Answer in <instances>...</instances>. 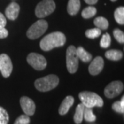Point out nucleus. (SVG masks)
<instances>
[{
  "label": "nucleus",
  "instance_id": "7c9ffc66",
  "mask_svg": "<svg viewBox=\"0 0 124 124\" xmlns=\"http://www.w3.org/2000/svg\"><path fill=\"white\" fill-rule=\"evenodd\" d=\"M111 1H116V0H110Z\"/></svg>",
  "mask_w": 124,
  "mask_h": 124
},
{
  "label": "nucleus",
  "instance_id": "b1692460",
  "mask_svg": "<svg viewBox=\"0 0 124 124\" xmlns=\"http://www.w3.org/2000/svg\"><path fill=\"white\" fill-rule=\"evenodd\" d=\"M8 121L9 115L7 111L0 106V124H8Z\"/></svg>",
  "mask_w": 124,
  "mask_h": 124
},
{
  "label": "nucleus",
  "instance_id": "4be33fe9",
  "mask_svg": "<svg viewBox=\"0 0 124 124\" xmlns=\"http://www.w3.org/2000/svg\"><path fill=\"white\" fill-rule=\"evenodd\" d=\"M101 33V31L98 28H92V29H88L85 31V36L89 38V39H94V38H97L98 37Z\"/></svg>",
  "mask_w": 124,
  "mask_h": 124
},
{
  "label": "nucleus",
  "instance_id": "c85d7f7f",
  "mask_svg": "<svg viewBox=\"0 0 124 124\" xmlns=\"http://www.w3.org/2000/svg\"><path fill=\"white\" fill-rule=\"evenodd\" d=\"M6 23L7 22L5 16L1 13H0V27H5L6 25Z\"/></svg>",
  "mask_w": 124,
  "mask_h": 124
},
{
  "label": "nucleus",
  "instance_id": "4468645a",
  "mask_svg": "<svg viewBox=\"0 0 124 124\" xmlns=\"http://www.w3.org/2000/svg\"><path fill=\"white\" fill-rule=\"evenodd\" d=\"M80 7V0H69L67 6L68 13L70 15H75L79 11Z\"/></svg>",
  "mask_w": 124,
  "mask_h": 124
},
{
  "label": "nucleus",
  "instance_id": "ddd939ff",
  "mask_svg": "<svg viewBox=\"0 0 124 124\" xmlns=\"http://www.w3.org/2000/svg\"><path fill=\"white\" fill-rule=\"evenodd\" d=\"M75 99L72 96H67L63 99L59 108V114L60 115H65L68 113L72 106L73 105Z\"/></svg>",
  "mask_w": 124,
  "mask_h": 124
},
{
  "label": "nucleus",
  "instance_id": "aec40b11",
  "mask_svg": "<svg viewBox=\"0 0 124 124\" xmlns=\"http://www.w3.org/2000/svg\"><path fill=\"white\" fill-rule=\"evenodd\" d=\"M84 119L87 122H94L96 121V116L94 115L93 109L90 108L85 107L84 112Z\"/></svg>",
  "mask_w": 124,
  "mask_h": 124
},
{
  "label": "nucleus",
  "instance_id": "cd10ccee",
  "mask_svg": "<svg viewBox=\"0 0 124 124\" xmlns=\"http://www.w3.org/2000/svg\"><path fill=\"white\" fill-rule=\"evenodd\" d=\"M8 35V32L5 27H0V39L6 38Z\"/></svg>",
  "mask_w": 124,
  "mask_h": 124
},
{
  "label": "nucleus",
  "instance_id": "a211bd4d",
  "mask_svg": "<svg viewBox=\"0 0 124 124\" xmlns=\"http://www.w3.org/2000/svg\"><path fill=\"white\" fill-rule=\"evenodd\" d=\"M94 24L100 30H106L109 26V22L106 18L98 17L94 20Z\"/></svg>",
  "mask_w": 124,
  "mask_h": 124
},
{
  "label": "nucleus",
  "instance_id": "39448f33",
  "mask_svg": "<svg viewBox=\"0 0 124 124\" xmlns=\"http://www.w3.org/2000/svg\"><path fill=\"white\" fill-rule=\"evenodd\" d=\"M56 5L53 0H43L37 4L35 15L38 18H44L52 14L55 10Z\"/></svg>",
  "mask_w": 124,
  "mask_h": 124
},
{
  "label": "nucleus",
  "instance_id": "5701e85b",
  "mask_svg": "<svg viewBox=\"0 0 124 124\" xmlns=\"http://www.w3.org/2000/svg\"><path fill=\"white\" fill-rule=\"evenodd\" d=\"M111 44V37L108 33L104 34L102 37L101 41H100V46L103 48H108Z\"/></svg>",
  "mask_w": 124,
  "mask_h": 124
},
{
  "label": "nucleus",
  "instance_id": "bb28decb",
  "mask_svg": "<svg viewBox=\"0 0 124 124\" xmlns=\"http://www.w3.org/2000/svg\"><path fill=\"white\" fill-rule=\"evenodd\" d=\"M112 108L114 111H115L120 114H124V107L121 106V102L115 101L112 106Z\"/></svg>",
  "mask_w": 124,
  "mask_h": 124
},
{
  "label": "nucleus",
  "instance_id": "0eeeda50",
  "mask_svg": "<svg viewBox=\"0 0 124 124\" xmlns=\"http://www.w3.org/2000/svg\"><path fill=\"white\" fill-rule=\"evenodd\" d=\"M27 62L37 70H43L47 66L46 58L40 54L31 53L27 57Z\"/></svg>",
  "mask_w": 124,
  "mask_h": 124
},
{
  "label": "nucleus",
  "instance_id": "2eb2a0df",
  "mask_svg": "<svg viewBox=\"0 0 124 124\" xmlns=\"http://www.w3.org/2000/svg\"><path fill=\"white\" fill-rule=\"evenodd\" d=\"M84 109L85 106L83 103H79V105H77V106L76 108L75 113L73 117L74 121L76 124H81V122L83 121Z\"/></svg>",
  "mask_w": 124,
  "mask_h": 124
},
{
  "label": "nucleus",
  "instance_id": "20e7f679",
  "mask_svg": "<svg viewBox=\"0 0 124 124\" xmlns=\"http://www.w3.org/2000/svg\"><path fill=\"white\" fill-rule=\"evenodd\" d=\"M48 27V24L46 20H38L28 28L26 32L27 37L31 39H36L44 34Z\"/></svg>",
  "mask_w": 124,
  "mask_h": 124
},
{
  "label": "nucleus",
  "instance_id": "f257e3e1",
  "mask_svg": "<svg viewBox=\"0 0 124 124\" xmlns=\"http://www.w3.org/2000/svg\"><path fill=\"white\" fill-rule=\"evenodd\" d=\"M66 41V36L61 32H54L45 36L40 41V48L44 51H49L52 49L61 47Z\"/></svg>",
  "mask_w": 124,
  "mask_h": 124
},
{
  "label": "nucleus",
  "instance_id": "f03ea898",
  "mask_svg": "<svg viewBox=\"0 0 124 124\" xmlns=\"http://www.w3.org/2000/svg\"><path fill=\"white\" fill-rule=\"evenodd\" d=\"M59 79L55 75H49L37 79L35 82V86L40 92H48L55 88L59 84Z\"/></svg>",
  "mask_w": 124,
  "mask_h": 124
},
{
  "label": "nucleus",
  "instance_id": "9b49d317",
  "mask_svg": "<svg viewBox=\"0 0 124 124\" xmlns=\"http://www.w3.org/2000/svg\"><path fill=\"white\" fill-rule=\"evenodd\" d=\"M104 61L101 57H97L93 60L88 68L89 72L92 75H97L103 70Z\"/></svg>",
  "mask_w": 124,
  "mask_h": 124
},
{
  "label": "nucleus",
  "instance_id": "7ed1b4c3",
  "mask_svg": "<svg viewBox=\"0 0 124 124\" xmlns=\"http://www.w3.org/2000/svg\"><path fill=\"white\" fill-rule=\"evenodd\" d=\"M79 98L81 103L86 108H93L94 107H102L103 106V100L95 93L84 91L79 94Z\"/></svg>",
  "mask_w": 124,
  "mask_h": 124
},
{
  "label": "nucleus",
  "instance_id": "a878e982",
  "mask_svg": "<svg viewBox=\"0 0 124 124\" xmlns=\"http://www.w3.org/2000/svg\"><path fill=\"white\" fill-rule=\"evenodd\" d=\"M30 122H31V119L29 118V116L26 115H22L19 116L15 120L14 124H29Z\"/></svg>",
  "mask_w": 124,
  "mask_h": 124
},
{
  "label": "nucleus",
  "instance_id": "f3484780",
  "mask_svg": "<svg viewBox=\"0 0 124 124\" xmlns=\"http://www.w3.org/2000/svg\"><path fill=\"white\" fill-rule=\"evenodd\" d=\"M105 56L108 59L112 61H119L123 57V53L119 50H110L106 52Z\"/></svg>",
  "mask_w": 124,
  "mask_h": 124
},
{
  "label": "nucleus",
  "instance_id": "c756f323",
  "mask_svg": "<svg viewBox=\"0 0 124 124\" xmlns=\"http://www.w3.org/2000/svg\"><path fill=\"white\" fill-rule=\"evenodd\" d=\"M84 1L86 4H88L90 5L95 4L97 3L98 1V0H84Z\"/></svg>",
  "mask_w": 124,
  "mask_h": 124
},
{
  "label": "nucleus",
  "instance_id": "9d476101",
  "mask_svg": "<svg viewBox=\"0 0 124 124\" xmlns=\"http://www.w3.org/2000/svg\"><path fill=\"white\" fill-rule=\"evenodd\" d=\"M20 105L25 115L32 116L35 112V103L31 98L28 97H22L20 99Z\"/></svg>",
  "mask_w": 124,
  "mask_h": 124
},
{
  "label": "nucleus",
  "instance_id": "f8f14e48",
  "mask_svg": "<svg viewBox=\"0 0 124 124\" xmlns=\"http://www.w3.org/2000/svg\"><path fill=\"white\" fill-rule=\"evenodd\" d=\"M20 10V7L16 2H12L7 6L5 10L6 17L10 20H15L17 18Z\"/></svg>",
  "mask_w": 124,
  "mask_h": 124
},
{
  "label": "nucleus",
  "instance_id": "6ab92c4d",
  "mask_svg": "<svg viewBox=\"0 0 124 124\" xmlns=\"http://www.w3.org/2000/svg\"><path fill=\"white\" fill-rule=\"evenodd\" d=\"M115 19L119 24L123 25L124 23V8L123 6L119 7L115 11Z\"/></svg>",
  "mask_w": 124,
  "mask_h": 124
},
{
  "label": "nucleus",
  "instance_id": "412c9836",
  "mask_svg": "<svg viewBox=\"0 0 124 124\" xmlns=\"http://www.w3.org/2000/svg\"><path fill=\"white\" fill-rule=\"evenodd\" d=\"M97 13V9L93 6H88L83 10L81 16L84 19H90L94 17Z\"/></svg>",
  "mask_w": 124,
  "mask_h": 124
},
{
  "label": "nucleus",
  "instance_id": "423d86ee",
  "mask_svg": "<svg viewBox=\"0 0 124 124\" xmlns=\"http://www.w3.org/2000/svg\"><path fill=\"white\" fill-rule=\"evenodd\" d=\"M79 66V58L77 54V48L74 46H70L66 50V67L68 71L75 73Z\"/></svg>",
  "mask_w": 124,
  "mask_h": 124
},
{
  "label": "nucleus",
  "instance_id": "dca6fc26",
  "mask_svg": "<svg viewBox=\"0 0 124 124\" xmlns=\"http://www.w3.org/2000/svg\"><path fill=\"white\" fill-rule=\"evenodd\" d=\"M77 54L78 58L81 59L82 62L87 63L91 61L93 56L91 54H90L88 52H87L83 47L80 46L77 48Z\"/></svg>",
  "mask_w": 124,
  "mask_h": 124
},
{
  "label": "nucleus",
  "instance_id": "393cba45",
  "mask_svg": "<svg viewBox=\"0 0 124 124\" xmlns=\"http://www.w3.org/2000/svg\"><path fill=\"white\" fill-rule=\"evenodd\" d=\"M113 35L116 40L121 44H124V33L119 28H116L113 31Z\"/></svg>",
  "mask_w": 124,
  "mask_h": 124
},
{
  "label": "nucleus",
  "instance_id": "6e6552de",
  "mask_svg": "<svg viewBox=\"0 0 124 124\" xmlns=\"http://www.w3.org/2000/svg\"><path fill=\"white\" fill-rule=\"evenodd\" d=\"M124 88V84L121 81H114L106 87L104 90V94L109 99L115 98L123 92Z\"/></svg>",
  "mask_w": 124,
  "mask_h": 124
},
{
  "label": "nucleus",
  "instance_id": "1a4fd4ad",
  "mask_svg": "<svg viewBox=\"0 0 124 124\" xmlns=\"http://www.w3.org/2000/svg\"><path fill=\"white\" fill-rule=\"evenodd\" d=\"M13 63L10 58L6 54H0V71L2 76L7 78L13 71Z\"/></svg>",
  "mask_w": 124,
  "mask_h": 124
}]
</instances>
